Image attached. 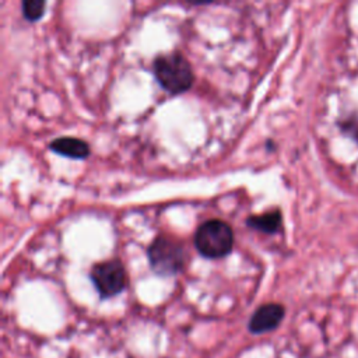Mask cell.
I'll return each mask as SVG.
<instances>
[{
  "label": "cell",
  "instance_id": "1",
  "mask_svg": "<svg viewBox=\"0 0 358 358\" xmlns=\"http://www.w3.org/2000/svg\"><path fill=\"white\" fill-rule=\"evenodd\" d=\"M152 67L159 85L171 94L186 92L193 85L194 74L192 66L179 52L158 56Z\"/></svg>",
  "mask_w": 358,
  "mask_h": 358
},
{
  "label": "cell",
  "instance_id": "5",
  "mask_svg": "<svg viewBox=\"0 0 358 358\" xmlns=\"http://www.w3.org/2000/svg\"><path fill=\"white\" fill-rule=\"evenodd\" d=\"M284 306L280 303H266L262 305L249 320V330L252 333L260 334L274 330L284 317Z\"/></svg>",
  "mask_w": 358,
  "mask_h": 358
},
{
  "label": "cell",
  "instance_id": "9",
  "mask_svg": "<svg viewBox=\"0 0 358 358\" xmlns=\"http://www.w3.org/2000/svg\"><path fill=\"white\" fill-rule=\"evenodd\" d=\"M341 127H343L344 131H347L348 134H351L354 138L358 140V119L351 117V119L343 122Z\"/></svg>",
  "mask_w": 358,
  "mask_h": 358
},
{
  "label": "cell",
  "instance_id": "8",
  "mask_svg": "<svg viewBox=\"0 0 358 358\" xmlns=\"http://www.w3.org/2000/svg\"><path fill=\"white\" fill-rule=\"evenodd\" d=\"M45 7H46V3L42 0H25L22 1V14L25 20L34 22L43 15Z\"/></svg>",
  "mask_w": 358,
  "mask_h": 358
},
{
  "label": "cell",
  "instance_id": "2",
  "mask_svg": "<svg viewBox=\"0 0 358 358\" xmlns=\"http://www.w3.org/2000/svg\"><path fill=\"white\" fill-rule=\"evenodd\" d=\"M194 245L199 253L204 257H224L234 246L232 228L221 220H207L197 228L194 234Z\"/></svg>",
  "mask_w": 358,
  "mask_h": 358
},
{
  "label": "cell",
  "instance_id": "4",
  "mask_svg": "<svg viewBox=\"0 0 358 358\" xmlns=\"http://www.w3.org/2000/svg\"><path fill=\"white\" fill-rule=\"evenodd\" d=\"M90 278L102 298L120 294L127 284L126 270L117 259L96 263L91 268Z\"/></svg>",
  "mask_w": 358,
  "mask_h": 358
},
{
  "label": "cell",
  "instance_id": "3",
  "mask_svg": "<svg viewBox=\"0 0 358 358\" xmlns=\"http://www.w3.org/2000/svg\"><path fill=\"white\" fill-rule=\"evenodd\" d=\"M148 262L159 275H173L179 273L186 262L183 246L166 236H158L147 249Z\"/></svg>",
  "mask_w": 358,
  "mask_h": 358
},
{
  "label": "cell",
  "instance_id": "7",
  "mask_svg": "<svg viewBox=\"0 0 358 358\" xmlns=\"http://www.w3.org/2000/svg\"><path fill=\"white\" fill-rule=\"evenodd\" d=\"M281 222H282V215L278 210L268 211V213H264L262 215H250L246 220L248 227H250L253 229H257L260 232H264V234L277 232L281 227Z\"/></svg>",
  "mask_w": 358,
  "mask_h": 358
},
{
  "label": "cell",
  "instance_id": "6",
  "mask_svg": "<svg viewBox=\"0 0 358 358\" xmlns=\"http://www.w3.org/2000/svg\"><path fill=\"white\" fill-rule=\"evenodd\" d=\"M49 147L52 151H55L63 157H69V158H74V159H84L91 152L90 145L84 140L76 138V137L56 138L49 144Z\"/></svg>",
  "mask_w": 358,
  "mask_h": 358
}]
</instances>
